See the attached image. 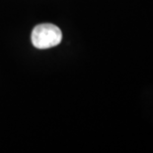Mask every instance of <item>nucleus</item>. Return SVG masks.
<instances>
[{
    "label": "nucleus",
    "mask_w": 153,
    "mask_h": 153,
    "mask_svg": "<svg viewBox=\"0 0 153 153\" xmlns=\"http://www.w3.org/2000/svg\"><path fill=\"white\" fill-rule=\"evenodd\" d=\"M31 40L38 49H48L57 46L62 40V33L57 26L44 23L36 26L32 32Z\"/></svg>",
    "instance_id": "nucleus-1"
}]
</instances>
